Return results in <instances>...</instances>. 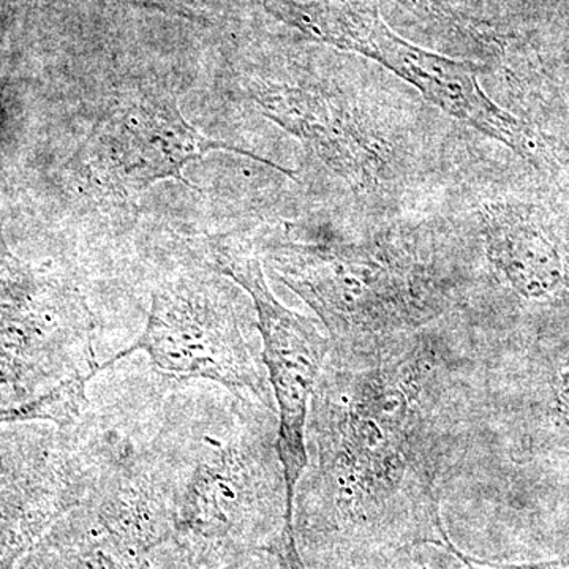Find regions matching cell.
Wrapping results in <instances>:
<instances>
[{
  "mask_svg": "<svg viewBox=\"0 0 569 569\" xmlns=\"http://www.w3.org/2000/svg\"><path fill=\"white\" fill-rule=\"evenodd\" d=\"M307 40L356 52L387 67L426 100L520 156L535 152L529 127L481 88L475 63L425 50L392 31L369 0H261Z\"/></svg>",
  "mask_w": 569,
  "mask_h": 569,
  "instance_id": "obj_6",
  "label": "cell"
},
{
  "mask_svg": "<svg viewBox=\"0 0 569 569\" xmlns=\"http://www.w3.org/2000/svg\"><path fill=\"white\" fill-rule=\"evenodd\" d=\"M206 263L233 280L252 299L261 358L277 411V452L287 488L284 535L295 541V497L309 456L307 422L331 342L316 321L288 309L272 293L263 266L247 246L213 241Z\"/></svg>",
  "mask_w": 569,
  "mask_h": 569,
  "instance_id": "obj_7",
  "label": "cell"
},
{
  "mask_svg": "<svg viewBox=\"0 0 569 569\" xmlns=\"http://www.w3.org/2000/svg\"><path fill=\"white\" fill-rule=\"evenodd\" d=\"M252 96L271 121L305 141L346 178L366 179L380 160L356 123L328 97L268 82L253 84Z\"/></svg>",
  "mask_w": 569,
  "mask_h": 569,
  "instance_id": "obj_9",
  "label": "cell"
},
{
  "mask_svg": "<svg viewBox=\"0 0 569 569\" xmlns=\"http://www.w3.org/2000/svg\"><path fill=\"white\" fill-rule=\"evenodd\" d=\"M263 257L272 276L316 312L331 353L372 351L466 309L458 249L417 236L272 242Z\"/></svg>",
  "mask_w": 569,
  "mask_h": 569,
  "instance_id": "obj_3",
  "label": "cell"
},
{
  "mask_svg": "<svg viewBox=\"0 0 569 569\" xmlns=\"http://www.w3.org/2000/svg\"><path fill=\"white\" fill-rule=\"evenodd\" d=\"M395 2L422 24L437 31L460 36L463 39H471L475 36L470 22L441 0H395Z\"/></svg>",
  "mask_w": 569,
  "mask_h": 569,
  "instance_id": "obj_10",
  "label": "cell"
},
{
  "mask_svg": "<svg viewBox=\"0 0 569 569\" xmlns=\"http://www.w3.org/2000/svg\"><path fill=\"white\" fill-rule=\"evenodd\" d=\"M212 151L241 153L293 178V171L264 157L206 137L183 118L173 93L138 88L110 104L82 148L84 173L108 194L129 197L152 183L183 178V167Z\"/></svg>",
  "mask_w": 569,
  "mask_h": 569,
  "instance_id": "obj_8",
  "label": "cell"
},
{
  "mask_svg": "<svg viewBox=\"0 0 569 569\" xmlns=\"http://www.w3.org/2000/svg\"><path fill=\"white\" fill-rule=\"evenodd\" d=\"M485 343L456 313L372 351L329 353L295 508L318 533L432 545L473 430Z\"/></svg>",
  "mask_w": 569,
  "mask_h": 569,
  "instance_id": "obj_1",
  "label": "cell"
},
{
  "mask_svg": "<svg viewBox=\"0 0 569 569\" xmlns=\"http://www.w3.org/2000/svg\"><path fill=\"white\" fill-rule=\"evenodd\" d=\"M507 466L569 473V328L485 346L462 471ZM458 475V477H459Z\"/></svg>",
  "mask_w": 569,
  "mask_h": 569,
  "instance_id": "obj_5",
  "label": "cell"
},
{
  "mask_svg": "<svg viewBox=\"0 0 569 569\" xmlns=\"http://www.w3.org/2000/svg\"><path fill=\"white\" fill-rule=\"evenodd\" d=\"M223 277L206 266L160 279L151 291L144 328L103 362L102 373L141 351L148 355L151 372L164 381H204L276 411L253 335L257 316L250 320L234 284Z\"/></svg>",
  "mask_w": 569,
  "mask_h": 569,
  "instance_id": "obj_4",
  "label": "cell"
},
{
  "mask_svg": "<svg viewBox=\"0 0 569 569\" xmlns=\"http://www.w3.org/2000/svg\"><path fill=\"white\" fill-rule=\"evenodd\" d=\"M144 441L183 533L230 541L249 523H287L274 410L212 383L159 377Z\"/></svg>",
  "mask_w": 569,
  "mask_h": 569,
  "instance_id": "obj_2",
  "label": "cell"
},
{
  "mask_svg": "<svg viewBox=\"0 0 569 569\" xmlns=\"http://www.w3.org/2000/svg\"><path fill=\"white\" fill-rule=\"evenodd\" d=\"M432 546L447 550L456 560L462 565L459 569H569V553L568 556L559 557V559L546 561H531V563H496V561L477 559V557L468 556L462 550L452 545L447 529L441 533V538L437 539Z\"/></svg>",
  "mask_w": 569,
  "mask_h": 569,
  "instance_id": "obj_11",
  "label": "cell"
}]
</instances>
